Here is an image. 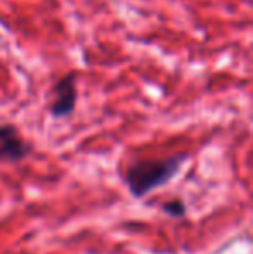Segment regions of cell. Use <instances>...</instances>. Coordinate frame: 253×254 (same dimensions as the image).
<instances>
[{
    "label": "cell",
    "instance_id": "1",
    "mask_svg": "<svg viewBox=\"0 0 253 254\" xmlns=\"http://www.w3.org/2000/svg\"><path fill=\"white\" fill-rule=\"evenodd\" d=\"M187 159H189V154L186 152L162 157V159H139L127 166L123 182L132 197L144 199L153 190L170 184L180 173V168L187 163Z\"/></svg>",
    "mask_w": 253,
    "mask_h": 254
},
{
    "label": "cell",
    "instance_id": "2",
    "mask_svg": "<svg viewBox=\"0 0 253 254\" xmlns=\"http://www.w3.org/2000/svg\"><path fill=\"white\" fill-rule=\"evenodd\" d=\"M78 104V74L77 71H68L63 74L52 88V102L49 113L56 120L68 118L75 113Z\"/></svg>",
    "mask_w": 253,
    "mask_h": 254
},
{
    "label": "cell",
    "instance_id": "3",
    "mask_svg": "<svg viewBox=\"0 0 253 254\" xmlns=\"http://www.w3.org/2000/svg\"><path fill=\"white\" fill-rule=\"evenodd\" d=\"M31 152V145L12 123H0V163H21Z\"/></svg>",
    "mask_w": 253,
    "mask_h": 254
},
{
    "label": "cell",
    "instance_id": "4",
    "mask_svg": "<svg viewBox=\"0 0 253 254\" xmlns=\"http://www.w3.org/2000/svg\"><path fill=\"white\" fill-rule=\"evenodd\" d=\"M162 211L165 214H169L170 218H184L187 214V206L182 199H170L162 204Z\"/></svg>",
    "mask_w": 253,
    "mask_h": 254
}]
</instances>
